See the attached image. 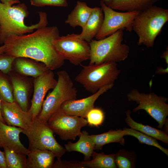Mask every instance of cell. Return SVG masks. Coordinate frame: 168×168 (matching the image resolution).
I'll return each mask as SVG.
<instances>
[{"label":"cell","mask_w":168,"mask_h":168,"mask_svg":"<svg viewBox=\"0 0 168 168\" xmlns=\"http://www.w3.org/2000/svg\"><path fill=\"white\" fill-rule=\"evenodd\" d=\"M59 36L56 26L41 27L30 34L9 38L4 44L5 53L15 58H28L42 63L53 71L61 67L64 63L54 45V41Z\"/></svg>","instance_id":"cell-1"},{"label":"cell","mask_w":168,"mask_h":168,"mask_svg":"<svg viewBox=\"0 0 168 168\" xmlns=\"http://www.w3.org/2000/svg\"><path fill=\"white\" fill-rule=\"evenodd\" d=\"M40 20L35 24L27 26L24 19L29 13L24 3L11 5L0 2V44H4L10 38L31 33L34 30L46 26L47 15L44 12H39Z\"/></svg>","instance_id":"cell-2"},{"label":"cell","mask_w":168,"mask_h":168,"mask_svg":"<svg viewBox=\"0 0 168 168\" xmlns=\"http://www.w3.org/2000/svg\"><path fill=\"white\" fill-rule=\"evenodd\" d=\"M168 21L167 9L153 5L139 12L132 28L138 37L137 44L153 47L156 38Z\"/></svg>","instance_id":"cell-3"},{"label":"cell","mask_w":168,"mask_h":168,"mask_svg":"<svg viewBox=\"0 0 168 168\" xmlns=\"http://www.w3.org/2000/svg\"><path fill=\"white\" fill-rule=\"evenodd\" d=\"M123 30H120L104 38L93 40L89 42V64L117 63L125 60L128 57L130 48L123 43Z\"/></svg>","instance_id":"cell-4"},{"label":"cell","mask_w":168,"mask_h":168,"mask_svg":"<svg viewBox=\"0 0 168 168\" xmlns=\"http://www.w3.org/2000/svg\"><path fill=\"white\" fill-rule=\"evenodd\" d=\"M81 65L82 68L75 80L92 94L105 86L114 84L120 72L116 63Z\"/></svg>","instance_id":"cell-5"},{"label":"cell","mask_w":168,"mask_h":168,"mask_svg":"<svg viewBox=\"0 0 168 168\" xmlns=\"http://www.w3.org/2000/svg\"><path fill=\"white\" fill-rule=\"evenodd\" d=\"M57 75V84L44 100L41 112L37 117L42 121L47 122L64 102L77 99V91L68 73L62 70L58 71Z\"/></svg>","instance_id":"cell-6"},{"label":"cell","mask_w":168,"mask_h":168,"mask_svg":"<svg viewBox=\"0 0 168 168\" xmlns=\"http://www.w3.org/2000/svg\"><path fill=\"white\" fill-rule=\"evenodd\" d=\"M22 133L28 139V149L30 151L36 149L48 150L54 153L57 160L61 159L66 152L56 140L47 122L42 121L37 117L33 120L30 127L23 129Z\"/></svg>","instance_id":"cell-7"},{"label":"cell","mask_w":168,"mask_h":168,"mask_svg":"<svg viewBox=\"0 0 168 168\" xmlns=\"http://www.w3.org/2000/svg\"><path fill=\"white\" fill-rule=\"evenodd\" d=\"M129 101L135 102L138 105L133 112L143 110L158 122V127L161 129L166 123L168 115V99L158 96L154 92H140L137 89L131 90L127 95Z\"/></svg>","instance_id":"cell-8"},{"label":"cell","mask_w":168,"mask_h":168,"mask_svg":"<svg viewBox=\"0 0 168 168\" xmlns=\"http://www.w3.org/2000/svg\"><path fill=\"white\" fill-rule=\"evenodd\" d=\"M54 45L61 57L73 65H81L82 62L90 59L89 43L80 38L78 34L59 36L54 41Z\"/></svg>","instance_id":"cell-9"},{"label":"cell","mask_w":168,"mask_h":168,"mask_svg":"<svg viewBox=\"0 0 168 168\" xmlns=\"http://www.w3.org/2000/svg\"><path fill=\"white\" fill-rule=\"evenodd\" d=\"M100 5L104 14L101 26L95 37L96 40L104 38L118 30L125 29L131 32L134 21L139 12H119L107 5L102 0Z\"/></svg>","instance_id":"cell-10"},{"label":"cell","mask_w":168,"mask_h":168,"mask_svg":"<svg viewBox=\"0 0 168 168\" xmlns=\"http://www.w3.org/2000/svg\"><path fill=\"white\" fill-rule=\"evenodd\" d=\"M47 123L54 133L64 140H75L80 136L81 128L88 124L85 118L67 115L60 108L50 116Z\"/></svg>","instance_id":"cell-11"},{"label":"cell","mask_w":168,"mask_h":168,"mask_svg":"<svg viewBox=\"0 0 168 168\" xmlns=\"http://www.w3.org/2000/svg\"><path fill=\"white\" fill-rule=\"evenodd\" d=\"M57 82L53 71L49 69L41 75L34 78V93L30 109L32 114L33 120L40 113L47 93L55 87Z\"/></svg>","instance_id":"cell-12"},{"label":"cell","mask_w":168,"mask_h":168,"mask_svg":"<svg viewBox=\"0 0 168 168\" xmlns=\"http://www.w3.org/2000/svg\"><path fill=\"white\" fill-rule=\"evenodd\" d=\"M114 84L107 85L87 97L77 100H68L64 102L60 109L66 114L86 118L89 111L94 107V103L102 95L111 89Z\"/></svg>","instance_id":"cell-13"},{"label":"cell","mask_w":168,"mask_h":168,"mask_svg":"<svg viewBox=\"0 0 168 168\" xmlns=\"http://www.w3.org/2000/svg\"><path fill=\"white\" fill-rule=\"evenodd\" d=\"M1 111L8 125L26 129L31 125L33 120L30 110L25 111L16 101L9 103L1 100Z\"/></svg>","instance_id":"cell-14"},{"label":"cell","mask_w":168,"mask_h":168,"mask_svg":"<svg viewBox=\"0 0 168 168\" xmlns=\"http://www.w3.org/2000/svg\"><path fill=\"white\" fill-rule=\"evenodd\" d=\"M8 74L12 82L15 101L24 111H28L30 108V100L33 88V80L12 71Z\"/></svg>","instance_id":"cell-15"},{"label":"cell","mask_w":168,"mask_h":168,"mask_svg":"<svg viewBox=\"0 0 168 168\" xmlns=\"http://www.w3.org/2000/svg\"><path fill=\"white\" fill-rule=\"evenodd\" d=\"M23 130L21 128L10 126L0 121V147H6L27 156L30 151L20 140V134Z\"/></svg>","instance_id":"cell-16"},{"label":"cell","mask_w":168,"mask_h":168,"mask_svg":"<svg viewBox=\"0 0 168 168\" xmlns=\"http://www.w3.org/2000/svg\"><path fill=\"white\" fill-rule=\"evenodd\" d=\"M49 69L42 63L24 57L15 58L12 65V71L34 78L41 75Z\"/></svg>","instance_id":"cell-17"},{"label":"cell","mask_w":168,"mask_h":168,"mask_svg":"<svg viewBox=\"0 0 168 168\" xmlns=\"http://www.w3.org/2000/svg\"><path fill=\"white\" fill-rule=\"evenodd\" d=\"M104 14L101 8H92L91 13L81 33L78 34L82 39L90 42L95 37L102 25Z\"/></svg>","instance_id":"cell-18"},{"label":"cell","mask_w":168,"mask_h":168,"mask_svg":"<svg viewBox=\"0 0 168 168\" xmlns=\"http://www.w3.org/2000/svg\"><path fill=\"white\" fill-rule=\"evenodd\" d=\"M26 168H52L55 156L48 150L36 149L27 156Z\"/></svg>","instance_id":"cell-19"},{"label":"cell","mask_w":168,"mask_h":168,"mask_svg":"<svg viewBox=\"0 0 168 168\" xmlns=\"http://www.w3.org/2000/svg\"><path fill=\"white\" fill-rule=\"evenodd\" d=\"M160 0H112L107 6L122 12L143 11L154 5Z\"/></svg>","instance_id":"cell-20"},{"label":"cell","mask_w":168,"mask_h":168,"mask_svg":"<svg viewBox=\"0 0 168 168\" xmlns=\"http://www.w3.org/2000/svg\"><path fill=\"white\" fill-rule=\"evenodd\" d=\"M92 10V8L89 7L85 2L78 1L65 22L73 28L79 26L82 28L89 19Z\"/></svg>","instance_id":"cell-21"},{"label":"cell","mask_w":168,"mask_h":168,"mask_svg":"<svg viewBox=\"0 0 168 168\" xmlns=\"http://www.w3.org/2000/svg\"><path fill=\"white\" fill-rule=\"evenodd\" d=\"M89 134L86 131L81 132L78 140L76 142H68L64 145L66 151H75L80 152L84 155L85 161L89 160L95 145L89 138Z\"/></svg>","instance_id":"cell-22"},{"label":"cell","mask_w":168,"mask_h":168,"mask_svg":"<svg viewBox=\"0 0 168 168\" xmlns=\"http://www.w3.org/2000/svg\"><path fill=\"white\" fill-rule=\"evenodd\" d=\"M125 135V132L123 129H117L110 130L101 134L89 136L94 144V150H101L104 145L110 143L117 142L124 145V137Z\"/></svg>","instance_id":"cell-23"},{"label":"cell","mask_w":168,"mask_h":168,"mask_svg":"<svg viewBox=\"0 0 168 168\" xmlns=\"http://www.w3.org/2000/svg\"><path fill=\"white\" fill-rule=\"evenodd\" d=\"M131 113L130 110H128L126 112V117L125 119V122L130 128L159 140L166 145L168 144V136L166 132L135 121L131 117Z\"/></svg>","instance_id":"cell-24"},{"label":"cell","mask_w":168,"mask_h":168,"mask_svg":"<svg viewBox=\"0 0 168 168\" xmlns=\"http://www.w3.org/2000/svg\"><path fill=\"white\" fill-rule=\"evenodd\" d=\"M115 154H105L94 152L92 153L91 160L82 161H78L84 168H116L114 161Z\"/></svg>","instance_id":"cell-25"},{"label":"cell","mask_w":168,"mask_h":168,"mask_svg":"<svg viewBox=\"0 0 168 168\" xmlns=\"http://www.w3.org/2000/svg\"><path fill=\"white\" fill-rule=\"evenodd\" d=\"M7 168H26V155L6 147L3 148Z\"/></svg>","instance_id":"cell-26"},{"label":"cell","mask_w":168,"mask_h":168,"mask_svg":"<svg viewBox=\"0 0 168 168\" xmlns=\"http://www.w3.org/2000/svg\"><path fill=\"white\" fill-rule=\"evenodd\" d=\"M0 99L8 102L15 100L13 87L11 79L8 74L0 71Z\"/></svg>","instance_id":"cell-27"},{"label":"cell","mask_w":168,"mask_h":168,"mask_svg":"<svg viewBox=\"0 0 168 168\" xmlns=\"http://www.w3.org/2000/svg\"><path fill=\"white\" fill-rule=\"evenodd\" d=\"M123 130L125 131L126 135L134 137L141 143L155 147L168 156V149L161 146L155 138L131 128H125Z\"/></svg>","instance_id":"cell-28"},{"label":"cell","mask_w":168,"mask_h":168,"mask_svg":"<svg viewBox=\"0 0 168 168\" xmlns=\"http://www.w3.org/2000/svg\"><path fill=\"white\" fill-rule=\"evenodd\" d=\"M131 152L120 150L115 154L114 161L117 167L132 168L135 167V159Z\"/></svg>","instance_id":"cell-29"},{"label":"cell","mask_w":168,"mask_h":168,"mask_svg":"<svg viewBox=\"0 0 168 168\" xmlns=\"http://www.w3.org/2000/svg\"><path fill=\"white\" fill-rule=\"evenodd\" d=\"M104 117V113L101 109L94 107L88 113L86 118L89 125L98 126L103 123Z\"/></svg>","instance_id":"cell-30"},{"label":"cell","mask_w":168,"mask_h":168,"mask_svg":"<svg viewBox=\"0 0 168 168\" xmlns=\"http://www.w3.org/2000/svg\"><path fill=\"white\" fill-rule=\"evenodd\" d=\"M15 58L5 53L0 54V71L6 74L12 71Z\"/></svg>","instance_id":"cell-31"},{"label":"cell","mask_w":168,"mask_h":168,"mask_svg":"<svg viewBox=\"0 0 168 168\" xmlns=\"http://www.w3.org/2000/svg\"><path fill=\"white\" fill-rule=\"evenodd\" d=\"M33 6L42 7L46 6L66 7L68 6L67 0H30Z\"/></svg>","instance_id":"cell-32"},{"label":"cell","mask_w":168,"mask_h":168,"mask_svg":"<svg viewBox=\"0 0 168 168\" xmlns=\"http://www.w3.org/2000/svg\"><path fill=\"white\" fill-rule=\"evenodd\" d=\"M53 168H83V166L80 164L78 161H62L61 159L57 160L54 162Z\"/></svg>","instance_id":"cell-33"},{"label":"cell","mask_w":168,"mask_h":168,"mask_svg":"<svg viewBox=\"0 0 168 168\" xmlns=\"http://www.w3.org/2000/svg\"><path fill=\"white\" fill-rule=\"evenodd\" d=\"M0 168H7L4 152L0 150Z\"/></svg>","instance_id":"cell-34"},{"label":"cell","mask_w":168,"mask_h":168,"mask_svg":"<svg viewBox=\"0 0 168 168\" xmlns=\"http://www.w3.org/2000/svg\"><path fill=\"white\" fill-rule=\"evenodd\" d=\"M0 2L3 3L11 5H13L16 3H20V0H0Z\"/></svg>","instance_id":"cell-35"},{"label":"cell","mask_w":168,"mask_h":168,"mask_svg":"<svg viewBox=\"0 0 168 168\" xmlns=\"http://www.w3.org/2000/svg\"><path fill=\"white\" fill-rule=\"evenodd\" d=\"M168 47L166 50L164 51L161 56V58L165 59L166 62L168 64Z\"/></svg>","instance_id":"cell-36"},{"label":"cell","mask_w":168,"mask_h":168,"mask_svg":"<svg viewBox=\"0 0 168 168\" xmlns=\"http://www.w3.org/2000/svg\"><path fill=\"white\" fill-rule=\"evenodd\" d=\"M1 100L0 99V121H1L2 122L4 123H6L1 114Z\"/></svg>","instance_id":"cell-37"},{"label":"cell","mask_w":168,"mask_h":168,"mask_svg":"<svg viewBox=\"0 0 168 168\" xmlns=\"http://www.w3.org/2000/svg\"><path fill=\"white\" fill-rule=\"evenodd\" d=\"M106 5H108L112 1V0H102Z\"/></svg>","instance_id":"cell-38"},{"label":"cell","mask_w":168,"mask_h":168,"mask_svg":"<svg viewBox=\"0 0 168 168\" xmlns=\"http://www.w3.org/2000/svg\"><path fill=\"white\" fill-rule=\"evenodd\" d=\"M1 33V27H0V35Z\"/></svg>","instance_id":"cell-39"}]
</instances>
